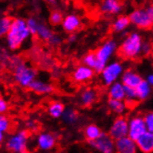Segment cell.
Segmentation results:
<instances>
[{
  "label": "cell",
  "instance_id": "2e32d148",
  "mask_svg": "<svg viewBox=\"0 0 153 153\" xmlns=\"http://www.w3.org/2000/svg\"><path fill=\"white\" fill-rule=\"evenodd\" d=\"M29 89L37 95H49L54 92V86L52 84L39 79H35L30 85Z\"/></svg>",
  "mask_w": 153,
  "mask_h": 153
},
{
  "label": "cell",
  "instance_id": "d6986e66",
  "mask_svg": "<svg viewBox=\"0 0 153 153\" xmlns=\"http://www.w3.org/2000/svg\"><path fill=\"white\" fill-rule=\"evenodd\" d=\"M108 97L111 100H125V86L124 85L118 81L108 87Z\"/></svg>",
  "mask_w": 153,
  "mask_h": 153
},
{
  "label": "cell",
  "instance_id": "ffe728a7",
  "mask_svg": "<svg viewBox=\"0 0 153 153\" xmlns=\"http://www.w3.org/2000/svg\"><path fill=\"white\" fill-rule=\"evenodd\" d=\"M102 134H103V131L100 129V126H97V125L95 123L87 124L86 126H85V128L83 130L84 137L88 143H91V142L95 141L96 139L100 137Z\"/></svg>",
  "mask_w": 153,
  "mask_h": 153
},
{
  "label": "cell",
  "instance_id": "8992f818",
  "mask_svg": "<svg viewBox=\"0 0 153 153\" xmlns=\"http://www.w3.org/2000/svg\"><path fill=\"white\" fill-rule=\"evenodd\" d=\"M37 71L34 68L20 62L15 66L14 79L16 83L22 87H28L36 79Z\"/></svg>",
  "mask_w": 153,
  "mask_h": 153
},
{
  "label": "cell",
  "instance_id": "4316f807",
  "mask_svg": "<svg viewBox=\"0 0 153 153\" xmlns=\"http://www.w3.org/2000/svg\"><path fill=\"white\" fill-rule=\"evenodd\" d=\"M36 35L41 40L49 43L50 40L53 38L54 35H55V33L52 32V30L49 28V27L47 24L40 23L39 27H38V30H37Z\"/></svg>",
  "mask_w": 153,
  "mask_h": 153
},
{
  "label": "cell",
  "instance_id": "e0dca14e",
  "mask_svg": "<svg viewBox=\"0 0 153 153\" xmlns=\"http://www.w3.org/2000/svg\"><path fill=\"white\" fill-rule=\"evenodd\" d=\"M137 146L141 153H153V132L147 131L137 140Z\"/></svg>",
  "mask_w": 153,
  "mask_h": 153
},
{
  "label": "cell",
  "instance_id": "f35d334b",
  "mask_svg": "<svg viewBox=\"0 0 153 153\" xmlns=\"http://www.w3.org/2000/svg\"><path fill=\"white\" fill-rule=\"evenodd\" d=\"M146 81V82L149 85H151L152 87H153V73H150V74H149L147 76H146V78L144 79Z\"/></svg>",
  "mask_w": 153,
  "mask_h": 153
},
{
  "label": "cell",
  "instance_id": "4fadbf2b",
  "mask_svg": "<svg viewBox=\"0 0 153 153\" xmlns=\"http://www.w3.org/2000/svg\"><path fill=\"white\" fill-rule=\"evenodd\" d=\"M98 93L95 88L85 87L79 94V103L84 108L92 107L97 100Z\"/></svg>",
  "mask_w": 153,
  "mask_h": 153
},
{
  "label": "cell",
  "instance_id": "1f68e13d",
  "mask_svg": "<svg viewBox=\"0 0 153 153\" xmlns=\"http://www.w3.org/2000/svg\"><path fill=\"white\" fill-rule=\"evenodd\" d=\"M10 129H11L10 119L5 114L0 115V133L7 134Z\"/></svg>",
  "mask_w": 153,
  "mask_h": 153
},
{
  "label": "cell",
  "instance_id": "d6a6232c",
  "mask_svg": "<svg viewBox=\"0 0 153 153\" xmlns=\"http://www.w3.org/2000/svg\"><path fill=\"white\" fill-rule=\"evenodd\" d=\"M26 23H27V27H28V29L31 32V33L33 35H36L40 22L35 19V18L31 17V18H29V19L26 20Z\"/></svg>",
  "mask_w": 153,
  "mask_h": 153
},
{
  "label": "cell",
  "instance_id": "f6af8a7d",
  "mask_svg": "<svg viewBox=\"0 0 153 153\" xmlns=\"http://www.w3.org/2000/svg\"><path fill=\"white\" fill-rule=\"evenodd\" d=\"M0 98H1V95H0Z\"/></svg>",
  "mask_w": 153,
  "mask_h": 153
},
{
  "label": "cell",
  "instance_id": "7bdbcfd3",
  "mask_svg": "<svg viewBox=\"0 0 153 153\" xmlns=\"http://www.w3.org/2000/svg\"><path fill=\"white\" fill-rule=\"evenodd\" d=\"M151 56L153 58V42H152V52H151Z\"/></svg>",
  "mask_w": 153,
  "mask_h": 153
},
{
  "label": "cell",
  "instance_id": "f546056e",
  "mask_svg": "<svg viewBox=\"0 0 153 153\" xmlns=\"http://www.w3.org/2000/svg\"><path fill=\"white\" fill-rule=\"evenodd\" d=\"M83 64L96 71L97 65V59L95 52H88L83 58Z\"/></svg>",
  "mask_w": 153,
  "mask_h": 153
},
{
  "label": "cell",
  "instance_id": "ee69618b",
  "mask_svg": "<svg viewBox=\"0 0 153 153\" xmlns=\"http://www.w3.org/2000/svg\"><path fill=\"white\" fill-rule=\"evenodd\" d=\"M20 153H30L29 151H27V150H25V151H22V152H20Z\"/></svg>",
  "mask_w": 153,
  "mask_h": 153
},
{
  "label": "cell",
  "instance_id": "6da1fadb",
  "mask_svg": "<svg viewBox=\"0 0 153 153\" xmlns=\"http://www.w3.org/2000/svg\"><path fill=\"white\" fill-rule=\"evenodd\" d=\"M31 32L27 27L26 20L22 18H16L12 20L10 29L8 31L6 42L10 49L17 50L30 38Z\"/></svg>",
  "mask_w": 153,
  "mask_h": 153
},
{
  "label": "cell",
  "instance_id": "b9f144b4",
  "mask_svg": "<svg viewBox=\"0 0 153 153\" xmlns=\"http://www.w3.org/2000/svg\"><path fill=\"white\" fill-rule=\"evenodd\" d=\"M46 2H48V3H49V4H54L56 2V0H45Z\"/></svg>",
  "mask_w": 153,
  "mask_h": 153
},
{
  "label": "cell",
  "instance_id": "277c9868",
  "mask_svg": "<svg viewBox=\"0 0 153 153\" xmlns=\"http://www.w3.org/2000/svg\"><path fill=\"white\" fill-rule=\"evenodd\" d=\"M130 22L139 29H150L153 27V5L133 10L129 15Z\"/></svg>",
  "mask_w": 153,
  "mask_h": 153
},
{
  "label": "cell",
  "instance_id": "74e56055",
  "mask_svg": "<svg viewBox=\"0 0 153 153\" xmlns=\"http://www.w3.org/2000/svg\"><path fill=\"white\" fill-rule=\"evenodd\" d=\"M60 42H61L60 37L59 36V35L55 34V35H54V36H53V38L50 40L49 44H50V45H52V46H58V45H59V44H60Z\"/></svg>",
  "mask_w": 153,
  "mask_h": 153
},
{
  "label": "cell",
  "instance_id": "e575fe53",
  "mask_svg": "<svg viewBox=\"0 0 153 153\" xmlns=\"http://www.w3.org/2000/svg\"><path fill=\"white\" fill-rule=\"evenodd\" d=\"M152 52V43H149V41H144L142 45V56H149Z\"/></svg>",
  "mask_w": 153,
  "mask_h": 153
},
{
  "label": "cell",
  "instance_id": "836d02e7",
  "mask_svg": "<svg viewBox=\"0 0 153 153\" xmlns=\"http://www.w3.org/2000/svg\"><path fill=\"white\" fill-rule=\"evenodd\" d=\"M144 120H145L147 130L153 132V111H149L143 114Z\"/></svg>",
  "mask_w": 153,
  "mask_h": 153
},
{
  "label": "cell",
  "instance_id": "cb8c5ba5",
  "mask_svg": "<svg viewBox=\"0 0 153 153\" xmlns=\"http://www.w3.org/2000/svg\"><path fill=\"white\" fill-rule=\"evenodd\" d=\"M136 91L138 101H145L152 94V86L149 85L145 80H143L136 88Z\"/></svg>",
  "mask_w": 153,
  "mask_h": 153
},
{
  "label": "cell",
  "instance_id": "484cf974",
  "mask_svg": "<svg viewBox=\"0 0 153 153\" xmlns=\"http://www.w3.org/2000/svg\"><path fill=\"white\" fill-rule=\"evenodd\" d=\"M129 17L126 16H119L112 23V31L115 33H123L124 30L127 29L130 25Z\"/></svg>",
  "mask_w": 153,
  "mask_h": 153
},
{
  "label": "cell",
  "instance_id": "4dcf8cb0",
  "mask_svg": "<svg viewBox=\"0 0 153 153\" xmlns=\"http://www.w3.org/2000/svg\"><path fill=\"white\" fill-rule=\"evenodd\" d=\"M63 19H64V17L60 11L54 10L49 15V23L53 26H58L62 23Z\"/></svg>",
  "mask_w": 153,
  "mask_h": 153
},
{
  "label": "cell",
  "instance_id": "44dd1931",
  "mask_svg": "<svg viewBox=\"0 0 153 153\" xmlns=\"http://www.w3.org/2000/svg\"><path fill=\"white\" fill-rule=\"evenodd\" d=\"M100 10L105 14H118L122 10L120 0H103Z\"/></svg>",
  "mask_w": 153,
  "mask_h": 153
},
{
  "label": "cell",
  "instance_id": "ab89813d",
  "mask_svg": "<svg viewBox=\"0 0 153 153\" xmlns=\"http://www.w3.org/2000/svg\"><path fill=\"white\" fill-rule=\"evenodd\" d=\"M75 40H76V35L74 34V33H71V34L70 35V37H69V41H70V42H74Z\"/></svg>",
  "mask_w": 153,
  "mask_h": 153
},
{
  "label": "cell",
  "instance_id": "5bb4252c",
  "mask_svg": "<svg viewBox=\"0 0 153 153\" xmlns=\"http://www.w3.org/2000/svg\"><path fill=\"white\" fill-rule=\"evenodd\" d=\"M116 153H137V141L133 140L128 136L115 141Z\"/></svg>",
  "mask_w": 153,
  "mask_h": 153
},
{
  "label": "cell",
  "instance_id": "30bf717a",
  "mask_svg": "<svg viewBox=\"0 0 153 153\" xmlns=\"http://www.w3.org/2000/svg\"><path fill=\"white\" fill-rule=\"evenodd\" d=\"M110 136L116 141L128 136V119L123 116H119L111 123L109 133Z\"/></svg>",
  "mask_w": 153,
  "mask_h": 153
},
{
  "label": "cell",
  "instance_id": "f1b7e54d",
  "mask_svg": "<svg viewBox=\"0 0 153 153\" xmlns=\"http://www.w3.org/2000/svg\"><path fill=\"white\" fill-rule=\"evenodd\" d=\"M12 20L13 19L7 16L0 17V38L7 36L8 31L10 29Z\"/></svg>",
  "mask_w": 153,
  "mask_h": 153
},
{
  "label": "cell",
  "instance_id": "9c48e42d",
  "mask_svg": "<svg viewBox=\"0 0 153 153\" xmlns=\"http://www.w3.org/2000/svg\"><path fill=\"white\" fill-rule=\"evenodd\" d=\"M97 153H116L115 140L108 133H104L95 141L89 143Z\"/></svg>",
  "mask_w": 153,
  "mask_h": 153
},
{
  "label": "cell",
  "instance_id": "d4e9b609",
  "mask_svg": "<svg viewBox=\"0 0 153 153\" xmlns=\"http://www.w3.org/2000/svg\"><path fill=\"white\" fill-rule=\"evenodd\" d=\"M61 119L67 125H74L79 121V113L73 108H67L65 109Z\"/></svg>",
  "mask_w": 153,
  "mask_h": 153
},
{
  "label": "cell",
  "instance_id": "52a82bcc",
  "mask_svg": "<svg viewBox=\"0 0 153 153\" xmlns=\"http://www.w3.org/2000/svg\"><path fill=\"white\" fill-rule=\"evenodd\" d=\"M30 138V132L28 130H21L13 134L7 138L6 148L12 153H20L27 150L28 141Z\"/></svg>",
  "mask_w": 153,
  "mask_h": 153
},
{
  "label": "cell",
  "instance_id": "83f0119b",
  "mask_svg": "<svg viewBox=\"0 0 153 153\" xmlns=\"http://www.w3.org/2000/svg\"><path fill=\"white\" fill-rule=\"evenodd\" d=\"M124 101L127 104L128 108L136 105L138 102L136 88L125 86V100H124Z\"/></svg>",
  "mask_w": 153,
  "mask_h": 153
},
{
  "label": "cell",
  "instance_id": "7a4b0ae2",
  "mask_svg": "<svg viewBox=\"0 0 153 153\" xmlns=\"http://www.w3.org/2000/svg\"><path fill=\"white\" fill-rule=\"evenodd\" d=\"M143 42L144 40L141 34L137 32H133L129 33L120 45L118 48V54L123 59H137L141 56Z\"/></svg>",
  "mask_w": 153,
  "mask_h": 153
},
{
  "label": "cell",
  "instance_id": "9a60e30c",
  "mask_svg": "<svg viewBox=\"0 0 153 153\" xmlns=\"http://www.w3.org/2000/svg\"><path fill=\"white\" fill-rule=\"evenodd\" d=\"M144 79L139 73L133 69H127L124 71V73L121 78V82L124 85V86L137 88L138 85Z\"/></svg>",
  "mask_w": 153,
  "mask_h": 153
},
{
  "label": "cell",
  "instance_id": "7402d4cb",
  "mask_svg": "<svg viewBox=\"0 0 153 153\" xmlns=\"http://www.w3.org/2000/svg\"><path fill=\"white\" fill-rule=\"evenodd\" d=\"M107 106H108V109L117 116H123L128 109V106L125 103V101L111 100V98L108 100Z\"/></svg>",
  "mask_w": 153,
  "mask_h": 153
},
{
  "label": "cell",
  "instance_id": "8d00e7d4",
  "mask_svg": "<svg viewBox=\"0 0 153 153\" xmlns=\"http://www.w3.org/2000/svg\"><path fill=\"white\" fill-rule=\"evenodd\" d=\"M8 111V104L7 102L3 100V98H0V115L5 114Z\"/></svg>",
  "mask_w": 153,
  "mask_h": 153
},
{
  "label": "cell",
  "instance_id": "ba28073f",
  "mask_svg": "<svg viewBox=\"0 0 153 153\" xmlns=\"http://www.w3.org/2000/svg\"><path fill=\"white\" fill-rule=\"evenodd\" d=\"M147 131L145 120L142 114H134L128 119V137L133 140L137 141Z\"/></svg>",
  "mask_w": 153,
  "mask_h": 153
},
{
  "label": "cell",
  "instance_id": "8fae6325",
  "mask_svg": "<svg viewBox=\"0 0 153 153\" xmlns=\"http://www.w3.org/2000/svg\"><path fill=\"white\" fill-rule=\"evenodd\" d=\"M57 145V137L50 132H41L36 137V146L42 151H50Z\"/></svg>",
  "mask_w": 153,
  "mask_h": 153
},
{
  "label": "cell",
  "instance_id": "3957f363",
  "mask_svg": "<svg viewBox=\"0 0 153 153\" xmlns=\"http://www.w3.org/2000/svg\"><path fill=\"white\" fill-rule=\"evenodd\" d=\"M117 50H118L117 43L112 39L105 41L97 48V49L95 51L97 59V65L95 71L96 73H101V71L105 68V66L111 62V59L114 56V54L117 52Z\"/></svg>",
  "mask_w": 153,
  "mask_h": 153
},
{
  "label": "cell",
  "instance_id": "60d3db41",
  "mask_svg": "<svg viewBox=\"0 0 153 153\" xmlns=\"http://www.w3.org/2000/svg\"><path fill=\"white\" fill-rule=\"evenodd\" d=\"M4 140H5V134L0 133V145L4 142Z\"/></svg>",
  "mask_w": 153,
  "mask_h": 153
},
{
  "label": "cell",
  "instance_id": "7c38bea8",
  "mask_svg": "<svg viewBox=\"0 0 153 153\" xmlns=\"http://www.w3.org/2000/svg\"><path fill=\"white\" fill-rule=\"evenodd\" d=\"M96 71L84 64L77 66L73 71V80L76 84H85L91 81Z\"/></svg>",
  "mask_w": 153,
  "mask_h": 153
},
{
  "label": "cell",
  "instance_id": "5b68a950",
  "mask_svg": "<svg viewBox=\"0 0 153 153\" xmlns=\"http://www.w3.org/2000/svg\"><path fill=\"white\" fill-rule=\"evenodd\" d=\"M123 64L119 60H113L108 63L100 73V79L104 85L109 87L121 80L124 73Z\"/></svg>",
  "mask_w": 153,
  "mask_h": 153
},
{
  "label": "cell",
  "instance_id": "d590c367",
  "mask_svg": "<svg viewBox=\"0 0 153 153\" xmlns=\"http://www.w3.org/2000/svg\"><path fill=\"white\" fill-rule=\"evenodd\" d=\"M26 126H27V130H28L29 132L30 131H36L38 129V123L33 120H29L26 123Z\"/></svg>",
  "mask_w": 153,
  "mask_h": 153
},
{
  "label": "cell",
  "instance_id": "ac0fdd59",
  "mask_svg": "<svg viewBox=\"0 0 153 153\" xmlns=\"http://www.w3.org/2000/svg\"><path fill=\"white\" fill-rule=\"evenodd\" d=\"M61 26L64 32L71 34L81 27V19L75 14H69L64 17Z\"/></svg>",
  "mask_w": 153,
  "mask_h": 153
},
{
  "label": "cell",
  "instance_id": "603a6c76",
  "mask_svg": "<svg viewBox=\"0 0 153 153\" xmlns=\"http://www.w3.org/2000/svg\"><path fill=\"white\" fill-rule=\"evenodd\" d=\"M64 104L59 100H53L48 106V113L53 119H59L62 117L65 111Z\"/></svg>",
  "mask_w": 153,
  "mask_h": 153
}]
</instances>
